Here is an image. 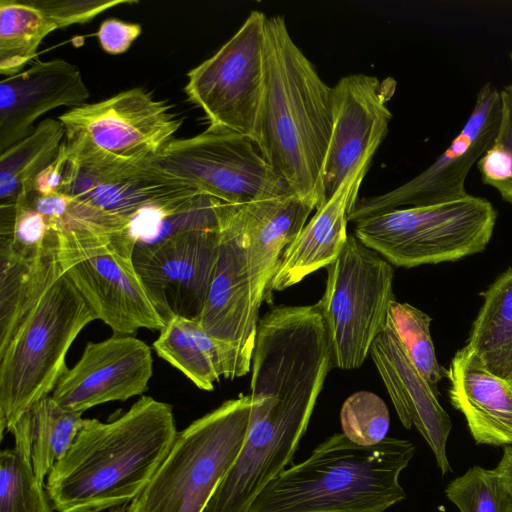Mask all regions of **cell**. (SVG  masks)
<instances>
[{
  "label": "cell",
  "mask_w": 512,
  "mask_h": 512,
  "mask_svg": "<svg viewBox=\"0 0 512 512\" xmlns=\"http://www.w3.org/2000/svg\"><path fill=\"white\" fill-rule=\"evenodd\" d=\"M178 431L170 404L141 396L126 412L84 419L45 490L56 512H103L129 504L147 486Z\"/></svg>",
  "instance_id": "6da1fadb"
},
{
  "label": "cell",
  "mask_w": 512,
  "mask_h": 512,
  "mask_svg": "<svg viewBox=\"0 0 512 512\" xmlns=\"http://www.w3.org/2000/svg\"><path fill=\"white\" fill-rule=\"evenodd\" d=\"M331 130V87L294 42L285 18L267 17L264 92L253 141L290 193L317 209L326 202L322 170Z\"/></svg>",
  "instance_id": "7a4b0ae2"
},
{
  "label": "cell",
  "mask_w": 512,
  "mask_h": 512,
  "mask_svg": "<svg viewBox=\"0 0 512 512\" xmlns=\"http://www.w3.org/2000/svg\"><path fill=\"white\" fill-rule=\"evenodd\" d=\"M51 230L29 285L13 312L0 321V435L3 439L35 402L50 396L67 370V352L97 319L56 255Z\"/></svg>",
  "instance_id": "3957f363"
},
{
  "label": "cell",
  "mask_w": 512,
  "mask_h": 512,
  "mask_svg": "<svg viewBox=\"0 0 512 512\" xmlns=\"http://www.w3.org/2000/svg\"><path fill=\"white\" fill-rule=\"evenodd\" d=\"M39 208L57 235L62 272L97 319L125 335L165 326L135 269L127 219L62 193L44 196Z\"/></svg>",
  "instance_id": "277c9868"
},
{
  "label": "cell",
  "mask_w": 512,
  "mask_h": 512,
  "mask_svg": "<svg viewBox=\"0 0 512 512\" xmlns=\"http://www.w3.org/2000/svg\"><path fill=\"white\" fill-rule=\"evenodd\" d=\"M415 451L405 439L360 446L335 433L272 479L248 512H384L406 499L399 477Z\"/></svg>",
  "instance_id": "5b68a950"
},
{
  "label": "cell",
  "mask_w": 512,
  "mask_h": 512,
  "mask_svg": "<svg viewBox=\"0 0 512 512\" xmlns=\"http://www.w3.org/2000/svg\"><path fill=\"white\" fill-rule=\"evenodd\" d=\"M250 416L251 398L244 395L179 431L128 512H203L243 449Z\"/></svg>",
  "instance_id": "8992f818"
},
{
  "label": "cell",
  "mask_w": 512,
  "mask_h": 512,
  "mask_svg": "<svg viewBox=\"0 0 512 512\" xmlns=\"http://www.w3.org/2000/svg\"><path fill=\"white\" fill-rule=\"evenodd\" d=\"M496 220L497 211L489 200L467 194L360 219L354 222L353 234L393 266L412 268L481 252Z\"/></svg>",
  "instance_id": "52a82bcc"
},
{
  "label": "cell",
  "mask_w": 512,
  "mask_h": 512,
  "mask_svg": "<svg viewBox=\"0 0 512 512\" xmlns=\"http://www.w3.org/2000/svg\"><path fill=\"white\" fill-rule=\"evenodd\" d=\"M327 269L326 288L316 303L323 317L333 368H359L387 323L393 265L349 234Z\"/></svg>",
  "instance_id": "ba28073f"
},
{
  "label": "cell",
  "mask_w": 512,
  "mask_h": 512,
  "mask_svg": "<svg viewBox=\"0 0 512 512\" xmlns=\"http://www.w3.org/2000/svg\"><path fill=\"white\" fill-rule=\"evenodd\" d=\"M267 17L251 11L226 43L187 73L184 91L203 111L209 128L253 140L264 92Z\"/></svg>",
  "instance_id": "9c48e42d"
},
{
  "label": "cell",
  "mask_w": 512,
  "mask_h": 512,
  "mask_svg": "<svg viewBox=\"0 0 512 512\" xmlns=\"http://www.w3.org/2000/svg\"><path fill=\"white\" fill-rule=\"evenodd\" d=\"M154 161L200 193L233 205L290 194L254 141L232 131L208 127L175 138Z\"/></svg>",
  "instance_id": "30bf717a"
},
{
  "label": "cell",
  "mask_w": 512,
  "mask_h": 512,
  "mask_svg": "<svg viewBox=\"0 0 512 512\" xmlns=\"http://www.w3.org/2000/svg\"><path fill=\"white\" fill-rule=\"evenodd\" d=\"M67 160L58 193L129 220L142 209L164 206L200 193L164 171L154 159L130 160L88 141L65 136Z\"/></svg>",
  "instance_id": "8fae6325"
},
{
  "label": "cell",
  "mask_w": 512,
  "mask_h": 512,
  "mask_svg": "<svg viewBox=\"0 0 512 512\" xmlns=\"http://www.w3.org/2000/svg\"><path fill=\"white\" fill-rule=\"evenodd\" d=\"M501 114L500 89L486 82L465 124L445 151L420 174L386 193L360 198L349 222L386 211L462 198L467 175L493 144Z\"/></svg>",
  "instance_id": "7c38bea8"
},
{
  "label": "cell",
  "mask_w": 512,
  "mask_h": 512,
  "mask_svg": "<svg viewBox=\"0 0 512 512\" xmlns=\"http://www.w3.org/2000/svg\"><path fill=\"white\" fill-rule=\"evenodd\" d=\"M58 119L65 136L82 138L130 160L155 159L175 139L183 123L166 101L141 87L69 109Z\"/></svg>",
  "instance_id": "4fadbf2b"
},
{
  "label": "cell",
  "mask_w": 512,
  "mask_h": 512,
  "mask_svg": "<svg viewBox=\"0 0 512 512\" xmlns=\"http://www.w3.org/2000/svg\"><path fill=\"white\" fill-rule=\"evenodd\" d=\"M222 225L135 245V269L165 323L173 317L199 319L217 261Z\"/></svg>",
  "instance_id": "5bb4252c"
},
{
  "label": "cell",
  "mask_w": 512,
  "mask_h": 512,
  "mask_svg": "<svg viewBox=\"0 0 512 512\" xmlns=\"http://www.w3.org/2000/svg\"><path fill=\"white\" fill-rule=\"evenodd\" d=\"M262 301L251 268L240 205L230 204L198 321L209 335L235 350L245 374L251 368Z\"/></svg>",
  "instance_id": "9a60e30c"
},
{
  "label": "cell",
  "mask_w": 512,
  "mask_h": 512,
  "mask_svg": "<svg viewBox=\"0 0 512 512\" xmlns=\"http://www.w3.org/2000/svg\"><path fill=\"white\" fill-rule=\"evenodd\" d=\"M395 90L393 78L363 73L343 76L331 87L332 130L322 170L326 201L348 177L369 169L388 133L393 116L387 103Z\"/></svg>",
  "instance_id": "2e32d148"
},
{
  "label": "cell",
  "mask_w": 512,
  "mask_h": 512,
  "mask_svg": "<svg viewBox=\"0 0 512 512\" xmlns=\"http://www.w3.org/2000/svg\"><path fill=\"white\" fill-rule=\"evenodd\" d=\"M152 374L151 348L136 337L115 333L88 342L79 361L62 374L51 397L62 408L83 414L94 406L143 394Z\"/></svg>",
  "instance_id": "e0dca14e"
},
{
  "label": "cell",
  "mask_w": 512,
  "mask_h": 512,
  "mask_svg": "<svg viewBox=\"0 0 512 512\" xmlns=\"http://www.w3.org/2000/svg\"><path fill=\"white\" fill-rule=\"evenodd\" d=\"M90 91L80 69L64 59L36 61L0 83V153L29 136L34 123L58 107L86 104Z\"/></svg>",
  "instance_id": "ac0fdd59"
},
{
  "label": "cell",
  "mask_w": 512,
  "mask_h": 512,
  "mask_svg": "<svg viewBox=\"0 0 512 512\" xmlns=\"http://www.w3.org/2000/svg\"><path fill=\"white\" fill-rule=\"evenodd\" d=\"M370 356L386 387L402 425L416 427L432 450L442 474L451 468L446 444L451 420L437 396L407 356L391 326L385 328L372 344Z\"/></svg>",
  "instance_id": "d6986e66"
},
{
  "label": "cell",
  "mask_w": 512,
  "mask_h": 512,
  "mask_svg": "<svg viewBox=\"0 0 512 512\" xmlns=\"http://www.w3.org/2000/svg\"><path fill=\"white\" fill-rule=\"evenodd\" d=\"M137 0H1L0 74L22 72L42 41L58 29L85 24L120 5Z\"/></svg>",
  "instance_id": "ffe728a7"
},
{
  "label": "cell",
  "mask_w": 512,
  "mask_h": 512,
  "mask_svg": "<svg viewBox=\"0 0 512 512\" xmlns=\"http://www.w3.org/2000/svg\"><path fill=\"white\" fill-rule=\"evenodd\" d=\"M454 408L465 417L477 444L512 445V384L487 369L467 345L446 371Z\"/></svg>",
  "instance_id": "44dd1931"
},
{
  "label": "cell",
  "mask_w": 512,
  "mask_h": 512,
  "mask_svg": "<svg viewBox=\"0 0 512 512\" xmlns=\"http://www.w3.org/2000/svg\"><path fill=\"white\" fill-rule=\"evenodd\" d=\"M367 171L368 168H362L348 177L316 210L284 251L267 293L289 288L336 260L348 239L349 215L358 200V190Z\"/></svg>",
  "instance_id": "7402d4cb"
},
{
  "label": "cell",
  "mask_w": 512,
  "mask_h": 512,
  "mask_svg": "<svg viewBox=\"0 0 512 512\" xmlns=\"http://www.w3.org/2000/svg\"><path fill=\"white\" fill-rule=\"evenodd\" d=\"M316 209L314 202L291 193L240 205L251 268L263 299L284 251Z\"/></svg>",
  "instance_id": "603a6c76"
},
{
  "label": "cell",
  "mask_w": 512,
  "mask_h": 512,
  "mask_svg": "<svg viewBox=\"0 0 512 512\" xmlns=\"http://www.w3.org/2000/svg\"><path fill=\"white\" fill-rule=\"evenodd\" d=\"M153 349L201 390H213L220 377L232 380L245 375L235 350L209 335L198 320L169 319Z\"/></svg>",
  "instance_id": "cb8c5ba5"
},
{
  "label": "cell",
  "mask_w": 512,
  "mask_h": 512,
  "mask_svg": "<svg viewBox=\"0 0 512 512\" xmlns=\"http://www.w3.org/2000/svg\"><path fill=\"white\" fill-rule=\"evenodd\" d=\"M81 413L62 408L50 396L30 406L10 429L14 447L30 453L37 479L45 484L55 463L67 452L79 433Z\"/></svg>",
  "instance_id": "d4e9b609"
},
{
  "label": "cell",
  "mask_w": 512,
  "mask_h": 512,
  "mask_svg": "<svg viewBox=\"0 0 512 512\" xmlns=\"http://www.w3.org/2000/svg\"><path fill=\"white\" fill-rule=\"evenodd\" d=\"M467 346L493 374L512 382V267L482 294Z\"/></svg>",
  "instance_id": "484cf974"
},
{
  "label": "cell",
  "mask_w": 512,
  "mask_h": 512,
  "mask_svg": "<svg viewBox=\"0 0 512 512\" xmlns=\"http://www.w3.org/2000/svg\"><path fill=\"white\" fill-rule=\"evenodd\" d=\"M65 139L59 119L46 118L33 132L0 155V209L13 208L21 193L32 190L36 177L57 157Z\"/></svg>",
  "instance_id": "4316f807"
},
{
  "label": "cell",
  "mask_w": 512,
  "mask_h": 512,
  "mask_svg": "<svg viewBox=\"0 0 512 512\" xmlns=\"http://www.w3.org/2000/svg\"><path fill=\"white\" fill-rule=\"evenodd\" d=\"M431 317L418 308L393 300L390 304L387 322L401 342L407 356L429 383L434 392L446 375V370L436 358L430 334Z\"/></svg>",
  "instance_id": "83f0119b"
},
{
  "label": "cell",
  "mask_w": 512,
  "mask_h": 512,
  "mask_svg": "<svg viewBox=\"0 0 512 512\" xmlns=\"http://www.w3.org/2000/svg\"><path fill=\"white\" fill-rule=\"evenodd\" d=\"M31 458L13 449L0 452V512H53Z\"/></svg>",
  "instance_id": "f1b7e54d"
},
{
  "label": "cell",
  "mask_w": 512,
  "mask_h": 512,
  "mask_svg": "<svg viewBox=\"0 0 512 512\" xmlns=\"http://www.w3.org/2000/svg\"><path fill=\"white\" fill-rule=\"evenodd\" d=\"M445 494L460 512H512V494L495 469L475 465L453 479Z\"/></svg>",
  "instance_id": "f546056e"
},
{
  "label": "cell",
  "mask_w": 512,
  "mask_h": 512,
  "mask_svg": "<svg viewBox=\"0 0 512 512\" xmlns=\"http://www.w3.org/2000/svg\"><path fill=\"white\" fill-rule=\"evenodd\" d=\"M342 433L360 446L382 442L390 427L389 410L375 393L358 391L350 395L340 411Z\"/></svg>",
  "instance_id": "4dcf8cb0"
},
{
  "label": "cell",
  "mask_w": 512,
  "mask_h": 512,
  "mask_svg": "<svg viewBox=\"0 0 512 512\" xmlns=\"http://www.w3.org/2000/svg\"><path fill=\"white\" fill-rule=\"evenodd\" d=\"M142 26L115 18L104 20L96 33L103 51L111 55L125 53L140 36Z\"/></svg>",
  "instance_id": "1f68e13d"
},
{
  "label": "cell",
  "mask_w": 512,
  "mask_h": 512,
  "mask_svg": "<svg viewBox=\"0 0 512 512\" xmlns=\"http://www.w3.org/2000/svg\"><path fill=\"white\" fill-rule=\"evenodd\" d=\"M501 114L494 142L503 145L512 155V84L500 89ZM512 205V181L498 192Z\"/></svg>",
  "instance_id": "d6a6232c"
},
{
  "label": "cell",
  "mask_w": 512,
  "mask_h": 512,
  "mask_svg": "<svg viewBox=\"0 0 512 512\" xmlns=\"http://www.w3.org/2000/svg\"><path fill=\"white\" fill-rule=\"evenodd\" d=\"M66 160L67 151L63 141L55 160L36 177L32 190L39 194L59 192Z\"/></svg>",
  "instance_id": "836d02e7"
},
{
  "label": "cell",
  "mask_w": 512,
  "mask_h": 512,
  "mask_svg": "<svg viewBox=\"0 0 512 512\" xmlns=\"http://www.w3.org/2000/svg\"><path fill=\"white\" fill-rule=\"evenodd\" d=\"M502 477L507 488L512 494V446L506 445L498 465L494 468Z\"/></svg>",
  "instance_id": "e575fe53"
},
{
  "label": "cell",
  "mask_w": 512,
  "mask_h": 512,
  "mask_svg": "<svg viewBox=\"0 0 512 512\" xmlns=\"http://www.w3.org/2000/svg\"><path fill=\"white\" fill-rule=\"evenodd\" d=\"M108 512H128V504L111 508L108 510Z\"/></svg>",
  "instance_id": "d590c367"
},
{
  "label": "cell",
  "mask_w": 512,
  "mask_h": 512,
  "mask_svg": "<svg viewBox=\"0 0 512 512\" xmlns=\"http://www.w3.org/2000/svg\"><path fill=\"white\" fill-rule=\"evenodd\" d=\"M510 60H511V62H512V52L510 53Z\"/></svg>",
  "instance_id": "8d00e7d4"
},
{
  "label": "cell",
  "mask_w": 512,
  "mask_h": 512,
  "mask_svg": "<svg viewBox=\"0 0 512 512\" xmlns=\"http://www.w3.org/2000/svg\"><path fill=\"white\" fill-rule=\"evenodd\" d=\"M512 384V382H510Z\"/></svg>",
  "instance_id": "74e56055"
}]
</instances>
